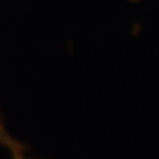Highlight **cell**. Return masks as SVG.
Here are the masks:
<instances>
[{
  "mask_svg": "<svg viewBox=\"0 0 159 159\" xmlns=\"http://www.w3.org/2000/svg\"><path fill=\"white\" fill-rule=\"evenodd\" d=\"M0 142L4 143V145H7L9 148H12V150H16V145H15L13 141H12L11 138H9V135L7 134V131L4 130L2 122H0Z\"/></svg>",
  "mask_w": 159,
  "mask_h": 159,
  "instance_id": "cell-1",
  "label": "cell"
},
{
  "mask_svg": "<svg viewBox=\"0 0 159 159\" xmlns=\"http://www.w3.org/2000/svg\"><path fill=\"white\" fill-rule=\"evenodd\" d=\"M133 2H135V0H133Z\"/></svg>",
  "mask_w": 159,
  "mask_h": 159,
  "instance_id": "cell-2",
  "label": "cell"
}]
</instances>
